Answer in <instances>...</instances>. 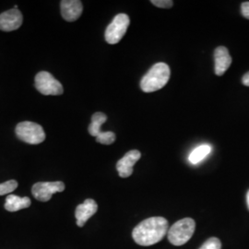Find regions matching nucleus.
<instances>
[{
  "mask_svg": "<svg viewBox=\"0 0 249 249\" xmlns=\"http://www.w3.org/2000/svg\"><path fill=\"white\" fill-rule=\"evenodd\" d=\"M169 223L163 217H151L144 220L134 228V241L143 247L159 243L168 232Z\"/></svg>",
  "mask_w": 249,
  "mask_h": 249,
  "instance_id": "f257e3e1",
  "label": "nucleus"
},
{
  "mask_svg": "<svg viewBox=\"0 0 249 249\" xmlns=\"http://www.w3.org/2000/svg\"><path fill=\"white\" fill-rule=\"evenodd\" d=\"M171 71L165 63H156L151 70L143 76L141 81V89L144 92H153L163 88L169 81Z\"/></svg>",
  "mask_w": 249,
  "mask_h": 249,
  "instance_id": "f03ea898",
  "label": "nucleus"
},
{
  "mask_svg": "<svg viewBox=\"0 0 249 249\" xmlns=\"http://www.w3.org/2000/svg\"><path fill=\"white\" fill-rule=\"evenodd\" d=\"M195 228L196 223L193 219H182L170 227L167 232L168 240L174 246H183L193 236Z\"/></svg>",
  "mask_w": 249,
  "mask_h": 249,
  "instance_id": "7ed1b4c3",
  "label": "nucleus"
},
{
  "mask_svg": "<svg viewBox=\"0 0 249 249\" xmlns=\"http://www.w3.org/2000/svg\"><path fill=\"white\" fill-rule=\"evenodd\" d=\"M16 135L23 142L37 145L44 142L45 133L42 125L31 121H24L17 124L15 129Z\"/></svg>",
  "mask_w": 249,
  "mask_h": 249,
  "instance_id": "20e7f679",
  "label": "nucleus"
},
{
  "mask_svg": "<svg viewBox=\"0 0 249 249\" xmlns=\"http://www.w3.org/2000/svg\"><path fill=\"white\" fill-rule=\"evenodd\" d=\"M129 23L130 19L126 14L120 13L116 15L113 21L107 28L105 37L107 43L110 45H116L119 43L125 35Z\"/></svg>",
  "mask_w": 249,
  "mask_h": 249,
  "instance_id": "39448f33",
  "label": "nucleus"
},
{
  "mask_svg": "<svg viewBox=\"0 0 249 249\" xmlns=\"http://www.w3.org/2000/svg\"><path fill=\"white\" fill-rule=\"evenodd\" d=\"M36 88L44 95H61L62 84L49 72H39L36 76Z\"/></svg>",
  "mask_w": 249,
  "mask_h": 249,
  "instance_id": "423d86ee",
  "label": "nucleus"
},
{
  "mask_svg": "<svg viewBox=\"0 0 249 249\" xmlns=\"http://www.w3.org/2000/svg\"><path fill=\"white\" fill-rule=\"evenodd\" d=\"M65 190V184L60 181L56 182H39L34 185L32 193L37 200L46 202L51 199L54 193Z\"/></svg>",
  "mask_w": 249,
  "mask_h": 249,
  "instance_id": "0eeeda50",
  "label": "nucleus"
},
{
  "mask_svg": "<svg viewBox=\"0 0 249 249\" xmlns=\"http://www.w3.org/2000/svg\"><path fill=\"white\" fill-rule=\"evenodd\" d=\"M142 153L138 150H132L126 152L122 159L117 161L116 170L121 178H129L133 173V166L141 159Z\"/></svg>",
  "mask_w": 249,
  "mask_h": 249,
  "instance_id": "6e6552de",
  "label": "nucleus"
},
{
  "mask_svg": "<svg viewBox=\"0 0 249 249\" xmlns=\"http://www.w3.org/2000/svg\"><path fill=\"white\" fill-rule=\"evenodd\" d=\"M22 24V14L18 9H9L0 14V30L4 32H12L18 29Z\"/></svg>",
  "mask_w": 249,
  "mask_h": 249,
  "instance_id": "1a4fd4ad",
  "label": "nucleus"
},
{
  "mask_svg": "<svg viewBox=\"0 0 249 249\" xmlns=\"http://www.w3.org/2000/svg\"><path fill=\"white\" fill-rule=\"evenodd\" d=\"M97 210H98V205L95 200L91 198H88L83 203L79 205L76 208V212H75L77 225L79 227H83L89 218L97 213Z\"/></svg>",
  "mask_w": 249,
  "mask_h": 249,
  "instance_id": "9d476101",
  "label": "nucleus"
},
{
  "mask_svg": "<svg viewBox=\"0 0 249 249\" xmlns=\"http://www.w3.org/2000/svg\"><path fill=\"white\" fill-rule=\"evenodd\" d=\"M214 71L217 76H223L230 68L231 57L225 46H219L214 51Z\"/></svg>",
  "mask_w": 249,
  "mask_h": 249,
  "instance_id": "9b49d317",
  "label": "nucleus"
},
{
  "mask_svg": "<svg viewBox=\"0 0 249 249\" xmlns=\"http://www.w3.org/2000/svg\"><path fill=\"white\" fill-rule=\"evenodd\" d=\"M61 14L65 20L75 21L82 14L83 6L79 0H63L60 4Z\"/></svg>",
  "mask_w": 249,
  "mask_h": 249,
  "instance_id": "f8f14e48",
  "label": "nucleus"
},
{
  "mask_svg": "<svg viewBox=\"0 0 249 249\" xmlns=\"http://www.w3.org/2000/svg\"><path fill=\"white\" fill-rule=\"evenodd\" d=\"M30 206H31V199L28 196L20 197L16 195H9L6 198L5 209L10 213H15L20 210L29 208Z\"/></svg>",
  "mask_w": 249,
  "mask_h": 249,
  "instance_id": "ddd939ff",
  "label": "nucleus"
},
{
  "mask_svg": "<svg viewBox=\"0 0 249 249\" xmlns=\"http://www.w3.org/2000/svg\"><path fill=\"white\" fill-rule=\"evenodd\" d=\"M107 116L106 114L101 113V112H97L95 114L92 115L91 117V123L89 125V133L93 136V137H97L99 134L102 132L101 127L102 125L107 122Z\"/></svg>",
  "mask_w": 249,
  "mask_h": 249,
  "instance_id": "4468645a",
  "label": "nucleus"
},
{
  "mask_svg": "<svg viewBox=\"0 0 249 249\" xmlns=\"http://www.w3.org/2000/svg\"><path fill=\"white\" fill-rule=\"evenodd\" d=\"M211 151H212V147L207 144L198 146L190 153L189 158H188L189 161L193 164H197L201 160H204V158H206L211 153Z\"/></svg>",
  "mask_w": 249,
  "mask_h": 249,
  "instance_id": "2eb2a0df",
  "label": "nucleus"
},
{
  "mask_svg": "<svg viewBox=\"0 0 249 249\" xmlns=\"http://www.w3.org/2000/svg\"><path fill=\"white\" fill-rule=\"evenodd\" d=\"M115 141H116V134L112 131H105V132L102 131L96 137V142L105 145H110L115 142Z\"/></svg>",
  "mask_w": 249,
  "mask_h": 249,
  "instance_id": "dca6fc26",
  "label": "nucleus"
},
{
  "mask_svg": "<svg viewBox=\"0 0 249 249\" xmlns=\"http://www.w3.org/2000/svg\"><path fill=\"white\" fill-rule=\"evenodd\" d=\"M17 187H18V182L16 180H9L5 183L0 184V196L10 194Z\"/></svg>",
  "mask_w": 249,
  "mask_h": 249,
  "instance_id": "f3484780",
  "label": "nucleus"
},
{
  "mask_svg": "<svg viewBox=\"0 0 249 249\" xmlns=\"http://www.w3.org/2000/svg\"><path fill=\"white\" fill-rule=\"evenodd\" d=\"M199 249H222V243L219 238L212 237L206 241Z\"/></svg>",
  "mask_w": 249,
  "mask_h": 249,
  "instance_id": "a211bd4d",
  "label": "nucleus"
},
{
  "mask_svg": "<svg viewBox=\"0 0 249 249\" xmlns=\"http://www.w3.org/2000/svg\"><path fill=\"white\" fill-rule=\"evenodd\" d=\"M151 2L154 6L161 9H170L174 4L172 0H151Z\"/></svg>",
  "mask_w": 249,
  "mask_h": 249,
  "instance_id": "6ab92c4d",
  "label": "nucleus"
},
{
  "mask_svg": "<svg viewBox=\"0 0 249 249\" xmlns=\"http://www.w3.org/2000/svg\"><path fill=\"white\" fill-rule=\"evenodd\" d=\"M241 12H242V15L245 18L249 19V1L242 3V5H241Z\"/></svg>",
  "mask_w": 249,
  "mask_h": 249,
  "instance_id": "aec40b11",
  "label": "nucleus"
},
{
  "mask_svg": "<svg viewBox=\"0 0 249 249\" xmlns=\"http://www.w3.org/2000/svg\"><path fill=\"white\" fill-rule=\"evenodd\" d=\"M242 82H243V84H244L245 86H248V87H249V72L246 73V74L243 76V78H242Z\"/></svg>",
  "mask_w": 249,
  "mask_h": 249,
  "instance_id": "412c9836",
  "label": "nucleus"
},
{
  "mask_svg": "<svg viewBox=\"0 0 249 249\" xmlns=\"http://www.w3.org/2000/svg\"><path fill=\"white\" fill-rule=\"evenodd\" d=\"M247 203H248V207H249V190L248 194H247Z\"/></svg>",
  "mask_w": 249,
  "mask_h": 249,
  "instance_id": "4be33fe9",
  "label": "nucleus"
}]
</instances>
